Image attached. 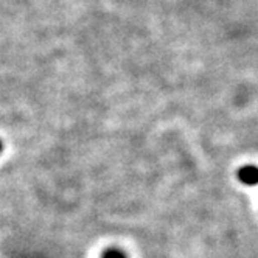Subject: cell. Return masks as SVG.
Segmentation results:
<instances>
[{
    "label": "cell",
    "mask_w": 258,
    "mask_h": 258,
    "mask_svg": "<svg viewBox=\"0 0 258 258\" xmlns=\"http://www.w3.org/2000/svg\"><path fill=\"white\" fill-rule=\"evenodd\" d=\"M238 177L243 183H247V185H256L258 183V168L253 167V165L243 167L238 171Z\"/></svg>",
    "instance_id": "obj_1"
},
{
    "label": "cell",
    "mask_w": 258,
    "mask_h": 258,
    "mask_svg": "<svg viewBox=\"0 0 258 258\" xmlns=\"http://www.w3.org/2000/svg\"><path fill=\"white\" fill-rule=\"evenodd\" d=\"M103 258H126V256L120 250H117V249H109V250L104 252Z\"/></svg>",
    "instance_id": "obj_2"
},
{
    "label": "cell",
    "mask_w": 258,
    "mask_h": 258,
    "mask_svg": "<svg viewBox=\"0 0 258 258\" xmlns=\"http://www.w3.org/2000/svg\"><path fill=\"white\" fill-rule=\"evenodd\" d=\"M0 151H2V142H0Z\"/></svg>",
    "instance_id": "obj_3"
}]
</instances>
